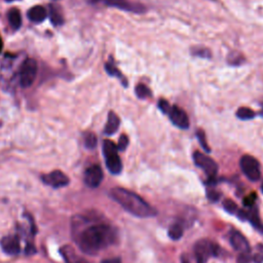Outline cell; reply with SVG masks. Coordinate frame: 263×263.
Returning a JSON list of instances; mask_svg holds the SVG:
<instances>
[{
    "label": "cell",
    "instance_id": "277c9868",
    "mask_svg": "<svg viewBox=\"0 0 263 263\" xmlns=\"http://www.w3.org/2000/svg\"><path fill=\"white\" fill-rule=\"evenodd\" d=\"M193 251L196 263H207L210 257L219 256L220 248L208 240H199L195 243Z\"/></svg>",
    "mask_w": 263,
    "mask_h": 263
},
{
    "label": "cell",
    "instance_id": "603a6c76",
    "mask_svg": "<svg viewBox=\"0 0 263 263\" xmlns=\"http://www.w3.org/2000/svg\"><path fill=\"white\" fill-rule=\"evenodd\" d=\"M252 260L255 263H263V244H258L251 251Z\"/></svg>",
    "mask_w": 263,
    "mask_h": 263
},
{
    "label": "cell",
    "instance_id": "7c38bea8",
    "mask_svg": "<svg viewBox=\"0 0 263 263\" xmlns=\"http://www.w3.org/2000/svg\"><path fill=\"white\" fill-rule=\"evenodd\" d=\"M171 121L174 126H176L180 129H188L189 127V119L187 116L186 112L178 106H172L169 114Z\"/></svg>",
    "mask_w": 263,
    "mask_h": 263
},
{
    "label": "cell",
    "instance_id": "1f68e13d",
    "mask_svg": "<svg viewBox=\"0 0 263 263\" xmlns=\"http://www.w3.org/2000/svg\"><path fill=\"white\" fill-rule=\"evenodd\" d=\"M25 253H26V255H28V256L35 254V253H36V249H35L34 245L28 243L26 249H25Z\"/></svg>",
    "mask_w": 263,
    "mask_h": 263
},
{
    "label": "cell",
    "instance_id": "30bf717a",
    "mask_svg": "<svg viewBox=\"0 0 263 263\" xmlns=\"http://www.w3.org/2000/svg\"><path fill=\"white\" fill-rule=\"evenodd\" d=\"M83 180L86 186H89L90 188H97L103 180V171L101 167L94 165L87 168L84 172Z\"/></svg>",
    "mask_w": 263,
    "mask_h": 263
},
{
    "label": "cell",
    "instance_id": "3957f363",
    "mask_svg": "<svg viewBox=\"0 0 263 263\" xmlns=\"http://www.w3.org/2000/svg\"><path fill=\"white\" fill-rule=\"evenodd\" d=\"M117 146L110 140L103 143V153L105 156L106 167L111 174L118 175L122 171V162L117 154Z\"/></svg>",
    "mask_w": 263,
    "mask_h": 263
},
{
    "label": "cell",
    "instance_id": "8992f818",
    "mask_svg": "<svg viewBox=\"0 0 263 263\" xmlns=\"http://www.w3.org/2000/svg\"><path fill=\"white\" fill-rule=\"evenodd\" d=\"M240 166L245 176L253 182L260 179L261 172L258 160L251 155H244L240 160Z\"/></svg>",
    "mask_w": 263,
    "mask_h": 263
},
{
    "label": "cell",
    "instance_id": "5bb4252c",
    "mask_svg": "<svg viewBox=\"0 0 263 263\" xmlns=\"http://www.w3.org/2000/svg\"><path fill=\"white\" fill-rule=\"evenodd\" d=\"M27 17L30 21L34 23H41L43 22L46 17H47V12L46 9L41 6V5H36L31 7L28 12H27Z\"/></svg>",
    "mask_w": 263,
    "mask_h": 263
},
{
    "label": "cell",
    "instance_id": "7a4b0ae2",
    "mask_svg": "<svg viewBox=\"0 0 263 263\" xmlns=\"http://www.w3.org/2000/svg\"><path fill=\"white\" fill-rule=\"evenodd\" d=\"M109 196L130 214L136 217L149 218L154 217L157 214V211L153 207L147 204L142 197L130 190L115 187L110 190Z\"/></svg>",
    "mask_w": 263,
    "mask_h": 263
},
{
    "label": "cell",
    "instance_id": "4316f807",
    "mask_svg": "<svg viewBox=\"0 0 263 263\" xmlns=\"http://www.w3.org/2000/svg\"><path fill=\"white\" fill-rule=\"evenodd\" d=\"M196 137H197V139H198V141H199L200 145H202V147H203V148L206 150L207 152H210V151H211V149H210V148H209V146L207 145L206 136H205V133H204V131H202V130L197 131V133H196Z\"/></svg>",
    "mask_w": 263,
    "mask_h": 263
},
{
    "label": "cell",
    "instance_id": "ba28073f",
    "mask_svg": "<svg viewBox=\"0 0 263 263\" xmlns=\"http://www.w3.org/2000/svg\"><path fill=\"white\" fill-rule=\"evenodd\" d=\"M41 180L44 184L53 187V188H61V187L67 186L69 184V178L63 172L59 170L42 175Z\"/></svg>",
    "mask_w": 263,
    "mask_h": 263
},
{
    "label": "cell",
    "instance_id": "ac0fdd59",
    "mask_svg": "<svg viewBox=\"0 0 263 263\" xmlns=\"http://www.w3.org/2000/svg\"><path fill=\"white\" fill-rule=\"evenodd\" d=\"M60 252L65 259L66 263H77L79 260V258L75 255L74 251L69 246H64L60 250Z\"/></svg>",
    "mask_w": 263,
    "mask_h": 263
},
{
    "label": "cell",
    "instance_id": "2e32d148",
    "mask_svg": "<svg viewBox=\"0 0 263 263\" xmlns=\"http://www.w3.org/2000/svg\"><path fill=\"white\" fill-rule=\"evenodd\" d=\"M7 18H8L9 25H10L12 29H15V30L20 29L21 25H22V17H21V14H20V10L19 9H17V8H11L8 11Z\"/></svg>",
    "mask_w": 263,
    "mask_h": 263
},
{
    "label": "cell",
    "instance_id": "5b68a950",
    "mask_svg": "<svg viewBox=\"0 0 263 263\" xmlns=\"http://www.w3.org/2000/svg\"><path fill=\"white\" fill-rule=\"evenodd\" d=\"M37 70V62L34 59H26L20 67V84L24 89L30 87L35 81Z\"/></svg>",
    "mask_w": 263,
    "mask_h": 263
},
{
    "label": "cell",
    "instance_id": "74e56055",
    "mask_svg": "<svg viewBox=\"0 0 263 263\" xmlns=\"http://www.w3.org/2000/svg\"><path fill=\"white\" fill-rule=\"evenodd\" d=\"M6 2H12V1H17V0H5Z\"/></svg>",
    "mask_w": 263,
    "mask_h": 263
},
{
    "label": "cell",
    "instance_id": "6da1fadb",
    "mask_svg": "<svg viewBox=\"0 0 263 263\" xmlns=\"http://www.w3.org/2000/svg\"><path fill=\"white\" fill-rule=\"evenodd\" d=\"M74 240L81 251L87 255H96L116 240V232L105 223L92 224L80 230H73Z\"/></svg>",
    "mask_w": 263,
    "mask_h": 263
},
{
    "label": "cell",
    "instance_id": "83f0119b",
    "mask_svg": "<svg viewBox=\"0 0 263 263\" xmlns=\"http://www.w3.org/2000/svg\"><path fill=\"white\" fill-rule=\"evenodd\" d=\"M158 108L160 109V111L162 112V113L169 114V112H170L172 106L170 105V103L167 101V100H165V99H160L159 101H158Z\"/></svg>",
    "mask_w": 263,
    "mask_h": 263
},
{
    "label": "cell",
    "instance_id": "f35d334b",
    "mask_svg": "<svg viewBox=\"0 0 263 263\" xmlns=\"http://www.w3.org/2000/svg\"><path fill=\"white\" fill-rule=\"evenodd\" d=\"M261 191L263 192V181H262V184H261Z\"/></svg>",
    "mask_w": 263,
    "mask_h": 263
},
{
    "label": "cell",
    "instance_id": "836d02e7",
    "mask_svg": "<svg viewBox=\"0 0 263 263\" xmlns=\"http://www.w3.org/2000/svg\"><path fill=\"white\" fill-rule=\"evenodd\" d=\"M102 263H121L120 258H110V259H105L102 261Z\"/></svg>",
    "mask_w": 263,
    "mask_h": 263
},
{
    "label": "cell",
    "instance_id": "4fadbf2b",
    "mask_svg": "<svg viewBox=\"0 0 263 263\" xmlns=\"http://www.w3.org/2000/svg\"><path fill=\"white\" fill-rule=\"evenodd\" d=\"M230 244L235 251L240 252V254L251 252V248H250L249 242L239 231H233L230 234Z\"/></svg>",
    "mask_w": 263,
    "mask_h": 263
},
{
    "label": "cell",
    "instance_id": "9a60e30c",
    "mask_svg": "<svg viewBox=\"0 0 263 263\" xmlns=\"http://www.w3.org/2000/svg\"><path fill=\"white\" fill-rule=\"evenodd\" d=\"M119 123H120V120L118 118V116L114 113L113 111H110L109 114H108V120H107V123H106V127H105V130H104V133L106 135H113L118 127H119Z\"/></svg>",
    "mask_w": 263,
    "mask_h": 263
},
{
    "label": "cell",
    "instance_id": "d4e9b609",
    "mask_svg": "<svg viewBox=\"0 0 263 263\" xmlns=\"http://www.w3.org/2000/svg\"><path fill=\"white\" fill-rule=\"evenodd\" d=\"M97 137L94 133H86L84 135V145L86 148L94 149L97 146Z\"/></svg>",
    "mask_w": 263,
    "mask_h": 263
},
{
    "label": "cell",
    "instance_id": "e0dca14e",
    "mask_svg": "<svg viewBox=\"0 0 263 263\" xmlns=\"http://www.w3.org/2000/svg\"><path fill=\"white\" fill-rule=\"evenodd\" d=\"M48 9H49V18H51V21L55 26H60V25L64 24V17L61 14L57 6L51 4L48 6Z\"/></svg>",
    "mask_w": 263,
    "mask_h": 263
},
{
    "label": "cell",
    "instance_id": "f1b7e54d",
    "mask_svg": "<svg viewBox=\"0 0 263 263\" xmlns=\"http://www.w3.org/2000/svg\"><path fill=\"white\" fill-rule=\"evenodd\" d=\"M129 145V138L127 135H121L119 138V141H118V145H117V150L119 151H124L126 148Z\"/></svg>",
    "mask_w": 263,
    "mask_h": 263
},
{
    "label": "cell",
    "instance_id": "44dd1931",
    "mask_svg": "<svg viewBox=\"0 0 263 263\" xmlns=\"http://www.w3.org/2000/svg\"><path fill=\"white\" fill-rule=\"evenodd\" d=\"M236 116L240 119L243 120H248V119H252L255 116V112L247 107H241L239 110L236 111Z\"/></svg>",
    "mask_w": 263,
    "mask_h": 263
},
{
    "label": "cell",
    "instance_id": "e575fe53",
    "mask_svg": "<svg viewBox=\"0 0 263 263\" xmlns=\"http://www.w3.org/2000/svg\"><path fill=\"white\" fill-rule=\"evenodd\" d=\"M181 261H182V263H189V260L187 259V257H186V256H182V259H181Z\"/></svg>",
    "mask_w": 263,
    "mask_h": 263
},
{
    "label": "cell",
    "instance_id": "cb8c5ba5",
    "mask_svg": "<svg viewBox=\"0 0 263 263\" xmlns=\"http://www.w3.org/2000/svg\"><path fill=\"white\" fill-rule=\"evenodd\" d=\"M136 94L138 98L140 99H146L151 97V91L149 90V87L146 86L145 84H139L136 87Z\"/></svg>",
    "mask_w": 263,
    "mask_h": 263
},
{
    "label": "cell",
    "instance_id": "d590c367",
    "mask_svg": "<svg viewBox=\"0 0 263 263\" xmlns=\"http://www.w3.org/2000/svg\"><path fill=\"white\" fill-rule=\"evenodd\" d=\"M2 47H3V42H2L1 37H0V53H1V51H2Z\"/></svg>",
    "mask_w": 263,
    "mask_h": 263
},
{
    "label": "cell",
    "instance_id": "d6a6232c",
    "mask_svg": "<svg viewBox=\"0 0 263 263\" xmlns=\"http://www.w3.org/2000/svg\"><path fill=\"white\" fill-rule=\"evenodd\" d=\"M219 196H220V193L216 191H213V190L208 191V198L212 200V202H216V200L219 199Z\"/></svg>",
    "mask_w": 263,
    "mask_h": 263
},
{
    "label": "cell",
    "instance_id": "8d00e7d4",
    "mask_svg": "<svg viewBox=\"0 0 263 263\" xmlns=\"http://www.w3.org/2000/svg\"><path fill=\"white\" fill-rule=\"evenodd\" d=\"M77 263H87L85 260H83V259H80L79 258V260H78V262Z\"/></svg>",
    "mask_w": 263,
    "mask_h": 263
},
{
    "label": "cell",
    "instance_id": "d6986e66",
    "mask_svg": "<svg viewBox=\"0 0 263 263\" xmlns=\"http://www.w3.org/2000/svg\"><path fill=\"white\" fill-rule=\"evenodd\" d=\"M183 232H184V229L182 227V225H180L179 223H176V224H173L172 226L169 228L168 234L173 241H178L182 237Z\"/></svg>",
    "mask_w": 263,
    "mask_h": 263
},
{
    "label": "cell",
    "instance_id": "f546056e",
    "mask_svg": "<svg viewBox=\"0 0 263 263\" xmlns=\"http://www.w3.org/2000/svg\"><path fill=\"white\" fill-rule=\"evenodd\" d=\"M251 260H252L251 252L240 254L239 257H237V263H250L251 262Z\"/></svg>",
    "mask_w": 263,
    "mask_h": 263
},
{
    "label": "cell",
    "instance_id": "7402d4cb",
    "mask_svg": "<svg viewBox=\"0 0 263 263\" xmlns=\"http://www.w3.org/2000/svg\"><path fill=\"white\" fill-rule=\"evenodd\" d=\"M105 69H106V72L110 75V76L118 77L119 79L122 80V83H123L124 85H127V84H128L127 81L124 80V77L122 76L121 73L119 72V70H118L113 64H112V63H106V65H105Z\"/></svg>",
    "mask_w": 263,
    "mask_h": 263
},
{
    "label": "cell",
    "instance_id": "ffe728a7",
    "mask_svg": "<svg viewBox=\"0 0 263 263\" xmlns=\"http://www.w3.org/2000/svg\"><path fill=\"white\" fill-rule=\"evenodd\" d=\"M247 219L251 221L254 227H256L259 230H263V225L260 222V219L258 217V212H257L256 208H253V209H251V211L250 212H247Z\"/></svg>",
    "mask_w": 263,
    "mask_h": 263
},
{
    "label": "cell",
    "instance_id": "9c48e42d",
    "mask_svg": "<svg viewBox=\"0 0 263 263\" xmlns=\"http://www.w3.org/2000/svg\"><path fill=\"white\" fill-rule=\"evenodd\" d=\"M98 0H92V2H97ZM107 6L116 7L122 10L132 11L135 14H142L145 11V7L140 3H135L129 0H102Z\"/></svg>",
    "mask_w": 263,
    "mask_h": 263
},
{
    "label": "cell",
    "instance_id": "8fae6325",
    "mask_svg": "<svg viewBox=\"0 0 263 263\" xmlns=\"http://www.w3.org/2000/svg\"><path fill=\"white\" fill-rule=\"evenodd\" d=\"M0 246H1L2 251L11 256L19 255L21 252V244L18 235H6L0 241Z\"/></svg>",
    "mask_w": 263,
    "mask_h": 263
},
{
    "label": "cell",
    "instance_id": "484cf974",
    "mask_svg": "<svg viewBox=\"0 0 263 263\" xmlns=\"http://www.w3.org/2000/svg\"><path fill=\"white\" fill-rule=\"evenodd\" d=\"M223 207L229 213V214H232V215H236L237 212H239L240 210L239 207H237L236 204L231 199H225L223 202Z\"/></svg>",
    "mask_w": 263,
    "mask_h": 263
},
{
    "label": "cell",
    "instance_id": "52a82bcc",
    "mask_svg": "<svg viewBox=\"0 0 263 263\" xmlns=\"http://www.w3.org/2000/svg\"><path fill=\"white\" fill-rule=\"evenodd\" d=\"M193 160L195 162V165L202 169L209 178H214L216 176V174L218 172V166L216 162L213 160L210 156L196 151L193 154Z\"/></svg>",
    "mask_w": 263,
    "mask_h": 263
},
{
    "label": "cell",
    "instance_id": "4dcf8cb0",
    "mask_svg": "<svg viewBox=\"0 0 263 263\" xmlns=\"http://www.w3.org/2000/svg\"><path fill=\"white\" fill-rule=\"evenodd\" d=\"M256 200V194L252 193V195H249L244 199V205L246 207H253Z\"/></svg>",
    "mask_w": 263,
    "mask_h": 263
}]
</instances>
